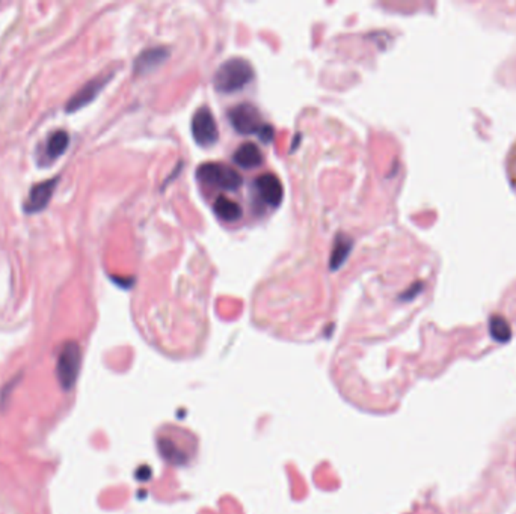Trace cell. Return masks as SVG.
I'll return each instance as SVG.
<instances>
[{"instance_id":"1","label":"cell","mask_w":516,"mask_h":514,"mask_svg":"<svg viewBox=\"0 0 516 514\" xmlns=\"http://www.w3.org/2000/svg\"><path fill=\"white\" fill-rule=\"evenodd\" d=\"M254 79V68L243 58H233L223 62L218 68L213 85L218 93L234 94L242 91Z\"/></svg>"},{"instance_id":"2","label":"cell","mask_w":516,"mask_h":514,"mask_svg":"<svg viewBox=\"0 0 516 514\" xmlns=\"http://www.w3.org/2000/svg\"><path fill=\"white\" fill-rule=\"evenodd\" d=\"M228 120L237 133L257 135L264 144H270L273 140V127L263 122L258 109L251 103H241V105L231 107L228 112Z\"/></svg>"},{"instance_id":"3","label":"cell","mask_w":516,"mask_h":514,"mask_svg":"<svg viewBox=\"0 0 516 514\" xmlns=\"http://www.w3.org/2000/svg\"><path fill=\"white\" fill-rule=\"evenodd\" d=\"M201 183L223 190H237L243 184V177L236 169L221 163H204L196 171Z\"/></svg>"},{"instance_id":"4","label":"cell","mask_w":516,"mask_h":514,"mask_svg":"<svg viewBox=\"0 0 516 514\" xmlns=\"http://www.w3.org/2000/svg\"><path fill=\"white\" fill-rule=\"evenodd\" d=\"M80 362H82V352L78 342L68 341L62 345L58 356L56 369H58V379L64 389H70L74 384L75 379H78Z\"/></svg>"},{"instance_id":"5","label":"cell","mask_w":516,"mask_h":514,"mask_svg":"<svg viewBox=\"0 0 516 514\" xmlns=\"http://www.w3.org/2000/svg\"><path fill=\"white\" fill-rule=\"evenodd\" d=\"M192 136L201 147H211L218 142L219 130L213 113L207 107H201L194 113Z\"/></svg>"},{"instance_id":"6","label":"cell","mask_w":516,"mask_h":514,"mask_svg":"<svg viewBox=\"0 0 516 514\" xmlns=\"http://www.w3.org/2000/svg\"><path fill=\"white\" fill-rule=\"evenodd\" d=\"M256 189L261 201L269 207H278L284 198V189L275 174H263L256 178Z\"/></svg>"},{"instance_id":"7","label":"cell","mask_w":516,"mask_h":514,"mask_svg":"<svg viewBox=\"0 0 516 514\" xmlns=\"http://www.w3.org/2000/svg\"><path fill=\"white\" fill-rule=\"evenodd\" d=\"M58 177L55 178H48L44 179L41 183H36L35 186H32L28 199L24 201V210L28 213H36L41 211L43 209L47 207V204L53 195V190L58 184Z\"/></svg>"},{"instance_id":"8","label":"cell","mask_w":516,"mask_h":514,"mask_svg":"<svg viewBox=\"0 0 516 514\" xmlns=\"http://www.w3.org/2000/svg\"><path fill=\"white\" fill-rule=\"evenodd\" d=\"M112 73L109 74H100L90 82H86L78 93H75L67 103V110H78L79 107L88 105V103L93 101L95 95L102 91L103 86L110 80Z\"/></svg>"},{"instance_id":"9","label":"cell","mask_w":516,"mask_h":514,"mask_svg":"<svg viewBox=\"0 0 516 514\" xmlns=\"http://www.w3.org/2000/svg\"><path fill=\"white\" fill-rule=\"evenodd\" d=\"M171 55L167 47H151L144 50L142 53L135 61V73L136 74H148L153 70L159 68Z\"/></svg>"},{"instance_id":"10","label":"cell","mask_w":516,"mask_h":514,"mask_svg":"<svg viewBox=\"0 0 516 514\" xmlns=\"http://www.w3.org/2000/svg\"><path fill=\"white\" fill-rule=\"evenodd\" d=\"M233 159L236 164L243 169H256L263 163V152L256 144L246 142L234 151Z\"/></svg>"},{"instance_id":"11","label":"cell","mask_w":516,"mask_h":514,"mask_svg":"<svg viewBox=\"0 0 516 514\" xmlns=\"http://www.w3.org/2000/svg\"><path fill=\"white\" fill-rule=\"evenodd\" d=\"M352 249H354V238L344 233L337 234V237L334 240L331 258H330V268L338 270L339 267H342L346 263V260L349 258Z\"/></svg>"},{"instance_id":"12","label":"cell","mask_w":516,"mask_h":514,"mask_svg":"<svg viewBox=\"0 0 516 514\" xmlns=\"http://www.w3.org/2000/svg\"><path fill=\"white\" fill-rule=\"evenodd\" d=\"M213 211H215V214L223 222H237L241 221L243 216V210L241 205L225 195L216 198L215 204H213Z\"/></svg>"},{"instance_id":"13","label":"cell","mask_w":516,"mask_h":514,"mask_svg":"<svg viewBox=\"0 0 516 514\" xmlns=\"http://www.w3.org/2000/svg\"><path fill=\"white\" fill-rule=\"evenodd\" d=\"M68 144H70L68 133L65 130H56L47 137L41 157L44 160H55L67 150Z\"/></svg>"},{"instance_id":"14","label":"cell","mask_w":516,"mask_h":514,"mask_svg":"<svg viewBox=\"0 0 516 514\" xmlns=\"http://www.w3.org/2000/svg\"><path fill=\"white\" fill-rule=\"evenodd\" d=\"M489 329H490V335L501 342L507 341L512 335V329L506 321V318H502L500 315H494L493 318H490Z\"/></svg>"},{"instance_id":"15","label":"cell","mask_w":516,"mask_h":514,"mask_svg":"<svg viewBox=\"0 0 516 514\" xmlns=\"http://www.w3.org/2000/svg\"><path fill=\"white\" fill-rule=\"evenodd\" d=\"M506 172L507 178L510 182V186L516 192V140L512 144V147L507 151L506 156Z\"/></svg>"}]
</instances>
